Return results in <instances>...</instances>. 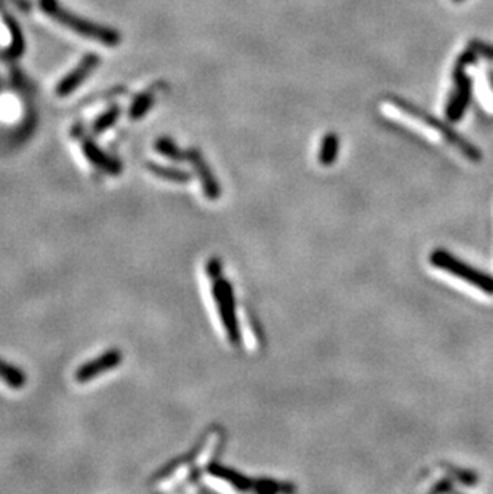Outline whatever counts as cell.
<instances>
[{"label":"cell","instance_id":"4fadbf2b","mask_svg":"<svg viewBox=\"0 0 493 494\" xmlns=\"http://www.w3.org/2000/svg\"><path fill=\"white\" fill-rule=\"evenodd\" d=\"M340 152V137L335 133H327L322 137L321 151H319V164L322 167H330L335 164Z\"/></svg>","mask_w":493,"mask_h":494},{"label":"cell","instance_id":"7a4b0ae2","mask_svg":"<svg viewBox=\"0 0 493 494\" xmlns=\"http://www.w3.org/2000/svg\"><path fill=\"white\" fill-rule=\"evenodd\" d=\"M383 108L386 114H396L399 117H405L409 122H415L416 125H420V127L439 135L442 140H445L448 145L453 146L458 152L463 154L465 157H467L471 162H476L477 164V162L482 160V154H480L476 146L465 140L463 136L457 133L452 127H448L447 123H442L438 118L426 114V112L421 111L420 108H415L414 104L404 101L401 98L391 96L388 101L383 104Z\"/></svg>","mask_w":493,"mask_h":494},{"label":"cell","instance_id":"2e32d148","mask_svg":"<svg viewBox=\"0 0 493 494\" xmlns=\"http://www.w3.org/2000/svg\"><path fill=\"white\" fill-rule=\"evenodd\" d=\"M0 379H2L4 383H7L10 387H13V389H21V387L26 384L24 373L18 370V368L11 366L7 361H4L2 359H0Z\"/></svg>","mask_w":493,"mask_h":494},{"label":"cell","instance_id":"44dd1931","mask_svg":"<svg viewBox=\"0 0 493 494\" xmlns=\"http://www.w3.org/2000/svg\"><path fill=\"white\" fill-rule=\"evenodd\" d=\"M453 2H461V0H453Z\"/></svg>","mask_w":493,"mask_h":494},{"label":"cell","instance_id":"8992f818","mask_svg":"<svg viewBox=\"0 0 493 494\" xmlns=\"http://www.w3.org/2000/svg\"><path fill=\"white\" fill-rule=\"evenodd\" d=\"M71 136L79 142L80 151H82L84 157L92 167L98 168L99 172L108 173L111 176H117L118 173H122V164L114 157H111L109 154H106L101 147H99L93 136L87 133L82 123L74 125L71 128Z\"/></svg>","mask_w":493,"mask_h":494},{"label":"cell","instance_id":"ac0fdd59","mask_svg":"<svg viewBox=\"0 0 493 494\" xmlns=\"http://www.w3.org/2000/svg\"><path fill=\"white\" fill-rule=\"evenodd\" d=\"M447 473L450 475V477L455 480V481H458V483L461 485H466V486H474L477 483V477H476V473H472L470 471H465V468H458V467H447L445 468Z\"/></svg>","mask_w":493,"mask_h":494},{"label":"cell","instance_id":"e0dca14e","mask_svg":"<svg viewBox=\"0 0 493 494\" xmlns=\"http://www.w3.org/2000/svg\"><path fill=\"white\" fill-rule=\"evenodd\" d=\"M295 486L293 485H285L279 483L276 480H267V478H260L253 481V490L261 494H276L279 491H293Z\"/></svg>","mask_w":493,"mask_h":494},{"label":"cell","instance_id":"ba28073f","mask_svg":"<svg viewBox=\"0 0 493 494\" xmlns=\"http://www.w3.org/2000/svg\"><path fill=\"white\" fill-rule=\"evenodd\" d=\"M122 360H123L122 350L118 349L106 350V352H103L99 357L87 361L85 365L79 368V370L76 371V381L79 384L90 383V381L99 376V374L114 370V368H117L122 364Z\"/></svg>","mask_w":493,"mask_h":494},{"label":"cell","instance_id":"8fae6325","mask_svg":"<svg viewBox=\"0 0 493 494\" xmlns=\"http://www.w3.org/2000/svg\"><path fill=\"white\" fill-rule=\"evenodd\" d=\"M205 471H207L211 475V477H215L218 480H223L224 483H228L233 488H236L237 491L253 490V481L255 480L245 477V475L234 471V468H231V467L218 464V462H210Z\"/></svg>","mask_w":493,"mask_h":494},{"label":"cell","instance_id":"5b68a950","mask_svg":"<svg viewBox=\"0 0 493 494\" xmlns=\"http://www.w3.org/2000/svg\"><path fill=\"white\" fill-rule=\"evenodd\" d=\"M476 62V53L474 52H465L460 56V60L457 62V67H455L453 77L455 84H457V89L450 98V101L447 104V118L450 122H458L461 117L465 116L467 104H470L471 99V91H472V82L471 79L466 76V67L471 66Z\"/></svg>","mask_w":493,"mask_h":494},{"label":"cell","instance_id":"52a82bcc","mask_svg":"<svg viewBox=\"0 0 493 494\" xmlns=\"http://www.w3.org/2000/svg\"><path fill=\"white\" fill-rule=\"evenodd\" d=\"M99 66V56L95 53H87L71 71H67L55 85L53 95L58 99H65L76 93L87 80H89Z\"/></svg>","mask_w":493,"mask_h":494},{"label":"cell","instance_id":"9c48e42d","mask_svg":"<svg viewBox=\"0 0 493 494\" xmlns=\"http://www.w3.org/2000/svg\"><path fill=\"white\" fill-rule=\"evenodd\" d=\"M186 162H189V164L194 167V170L197 173L199 179H201V186L204 191V196L207 197L209 200H218L221 196V189L220 184H218L216 178L214 176V172L210 170V167L207 165V162L202 157V154L199 149L191 147L186 151Z\"/></svg>","mask_w":493,"mask_h":494},{"label":"cell","instance_id":"277c9868","mask_svg":"<svg viewBox=\"0 0 493 494\" xmlns=\"http://www.w3.org/2000/svg\"><path fill=\"white\" fill-rule=\"evenodd\" d=\"M429 261L431 266H434L436 269H441V271L472 285L474 288L485 293V295L493 296V275L479 271V269H474L472 266L466 264V262L458 259L457 256L450 254L447 249L442 248H436L431 253Z\"/></svg>","mask_w":493,"mask_h":494},{"label":"cell","instance_id":"7c38bea8","mask_svg":"<svg viewBox=\"0 0 493 494\" xmlns=\"http://www.w3.org/2000/svg\"><path fill=\"white\" fill-rule=\"evenodd\" d=\"M146 168L154 174L155 178L170 181V183L184 184V183H189V181L192 179L191 173L179 170V168H175V167L160 165V164H157V162H148Z\"/></svg>","mask_w":493,"mask_h":494},{"label":"cell","instance_id":"3957f363","mask_svg":"<svg viewBox=\"0 0 493 494\" xmlns=\"http://www.w3.org/2000/svg\"><path fill=\"white\" fill-rule=\"evenodd\" d=\"M205 272L211 281V295L216 305L218 315H220L224 333L231 346L239 347L242 342V333L236 315V299L234 291L226 279H223L221 262L218 258H210L205 264Z\"/></svg>","mask_w":493,"mask_h":494},{"label":"cell","instance_id":"9a60e30c","mask_svg":"<svg viewBox=\"0 0 493 494\" xmlns=\"http://www.w3.org/2000/svg\"><path fill=\"white\" fill-rule=\"evenodd\" d=\"M155 152H159L160 155H164L165 159L172 162H184L186 160V151H181L177 146V142L172 141L170 137H159L157 141L154 142Z\"/></svg>","mask_w":493,"mask_h":494},{"label":"cell","instance_id":"5bb4252c","mask_svg":"<svg viewBox=\"0 0 493 494\" xmlns=\"http://www.w3.org/2000/svg\"><path fill=\"white\" fill-rule=\"evenodd\" d=\"M154 101L155 95L153 90H146L140 93V95H136L128 108V117L132 118V120H140V118L145 117L148 112L151 111Z\"/></svg>","mask_w":493,"mask_h":494},{"label":"cell","instance_id":"d6986e66","mask_svg":"<svg viewBox=\"0 0 493 494\" xmlns=\"http://www.w3.org/2000/svg\"><path fill=\"white\" fill-rule=\"evenodd\" d=\"M470 47L472 52H476V55L484 56V58L493 61V45L490 43H485L482 40H471Z\"/></svg>","mask_w":493,"mask_h":494},{"label":"cell","instance_id":"ffe728a7","mask_svg":"<svg viewBox=\"0 0 493 494\" xmlns=\"http://www.w3.org/2000/svg\"><path fill=\"white\" fill-rule=\"evenodd\" d=\"M455 490V480L453 478H445L442 481H438L433 488H431V493H450Z\"/></svg>","mask_w":493,"mask_h":494},{"label":"cell","instance_id":"6da1fadb","mask_svg":"<svg viewBox=\"0 0 493 494\" xmlns=\"http://www.w3.org/2000/svg\"><path fill=\"white\" fill-rule=\"evenodd\" d=\"M18 4L24 10H33L43 20L55 24V26L66 30V33H71L79 39L98 43V45L108 48L116 47L121 42V35L116 30L84 20V18L63 7L60 0H18Z\"/></svg>","mask_w":493,"mask_h":494},{"label":"cell","instance_id":"30bf717a","mask_svg":"<svg viewBox=\"0 0 493 494\" xmlns=\"http://www.w3.org/2000/svg\"><path fill=\"white\" fill-rule=\"evenodd\" d=\"M114 96H104L101 101L98 103V111L92 117L90 131L92 135L99 136L109 131L117 123L118 118L122 116V108L118 106L114 99Z\"/></svg>","mask_w":493,"mask_h":494}]
</instances>
